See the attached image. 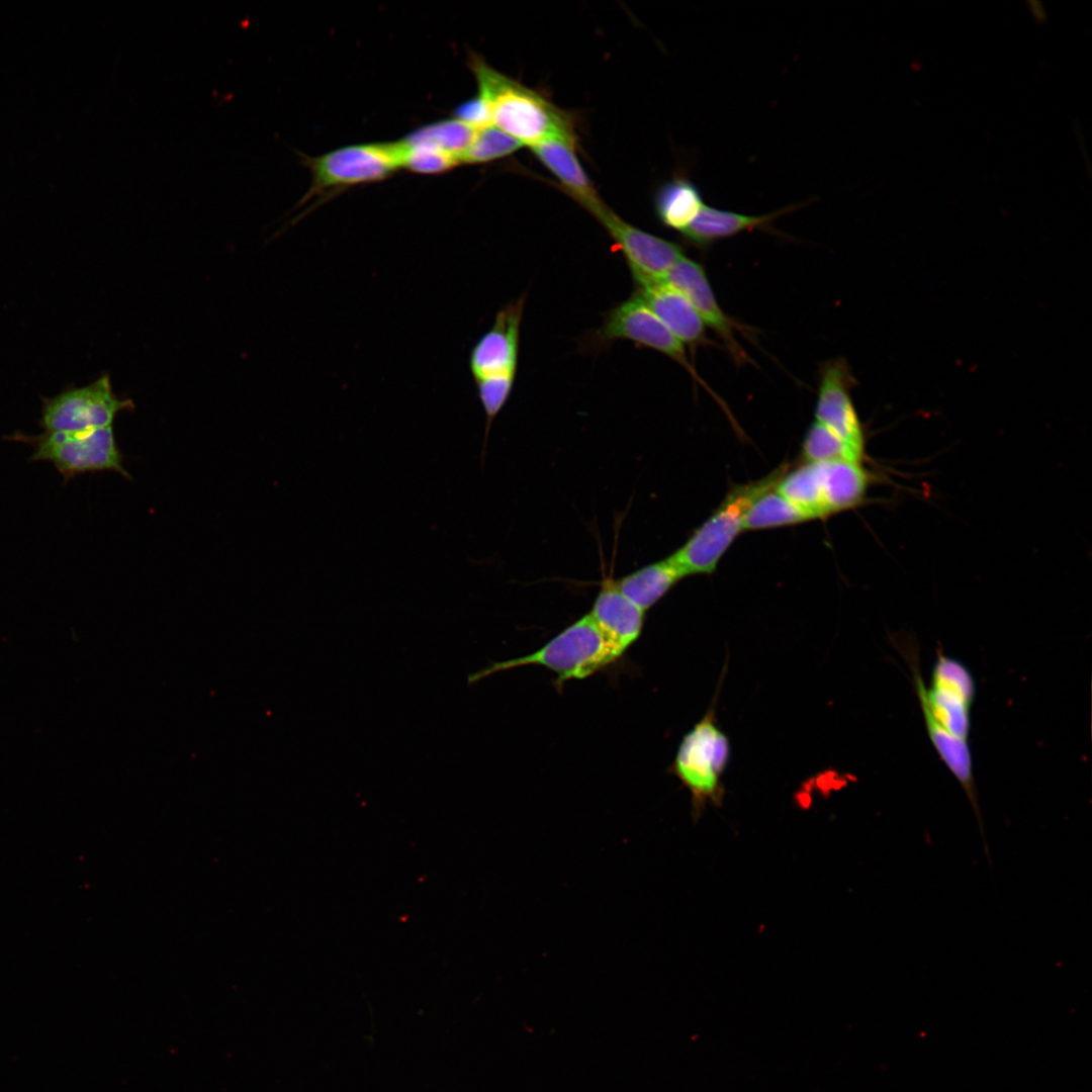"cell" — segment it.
<instances>
[{"label":"cell","mask_w":1092,"mask_h":1092,"mask_svg":"<svg viewBox=\"0 0 1092 1092\" xmlns=\"http://www.w3.org/2000/svg\"><path fill=\"white\" fill-rule=\"evenodd\" d=\"M913 639L899 644L912 675L924 724L940 760L957 779L970 804L978 803L969 745L971 710L976 696L974 676L959 659L937 649L930 686L926 687L919 667V650Z\"/></svg>","instance_id":"1"},{"label":"cell","mask_w":1092,"mask_h":1092,"mask_svg":"<svg viewBox=\"0 0 1092 1092\" xmlns=\"http://www.w3.org/2000/svg\"><path fill=\"white\" fill-rule=\"evenodd\" d=\"M469 68L477 94L489 107L492 125L530 148L551 139L575 140L570 115L546 97L496 71L477 55H470Z\"/></svg>","instance_id":"2"},{"label":"cell","mask_w":1092,"mask_h":1092,"mask_svg":"<svg viewBox=\"0 0 1092 1092\" xmlns=\"http://www.w3.org/2000/svg\"><path fill=\"white\" fill-rule=\"evenodd\" d=\"M297 155L310 171L311 183L294 208L315 201L292 223L349 188L383 181L401 170L397 142L349 145L315 157L298 151Z\"/></svg>","instance_id":"3"},{"label":"cell","mask_w":1092,"mask_h":1092,"mask_svg":"<svg viewBox=\"0 0 1092 1092\" xmlns=\"http://www.w3.org/2000/svg\"><path fill=\"white\" fill-rule=\"evenodd\" d=\"M620 656L587 613L535 652L492 662L489 666L469 674L467 680L472 685L498 671L538 665L555 672L558 681L563 682L587 677Z\"/></svg>","instance_id":"4"},{"label":"cell","mask_w":1092,"mask_h":1092,"mask_svg":"<svg viewBox=\"0 0 1092 1092\" xmlns=\"http://www.w3.org/2000/svg\"><path fill=\"white\" fill-rule=\"evenodd\" d=\"M786 471L787 465H783L762 478L730 489L711 516L670 555L685 576L715 571L725 552L743 532L744 516L749 507L776 487Z\"/></svg>","instance_id":"5"},{"label":"cell","mask_w":1092,"mask_h":1092,"mask_svg":"<svg viewBox=\"0 0 1092 1092\" xmlns=\"http://www.w3.org/2000/svg\"><path fill=\"white\" fill-rule=\"evenodd\" d=\"M730 754L729 738L717 724L714 702L684 736L671 765V772L691 794L695 818L707 805H721L724 797L722 776Z\"/></svg>","instance_id":"6"},{"label":"cell","mask_w":1092,"mask_h":1092,"mask_svg":"<svg viewBox=\"0 0 1092 1092\" xmlns=\"http://www.w3.org/2000/svg\"><path fill=\"white\" fill-rule=\"evenodd\" d=\"M31 459L52 462L66 478L104 470L130 478L112 425L87 431L46 432L35 438Z\"/></svg>","instance_id":"7"},{"label":"cell","mask_w":1092,"mask_h":1092,"mask_svg":"<svg viewBox=\"0 0 1092 1092\" xmlns=\"http://www.w3.org/2000/svg\"><path fill=\"white\" fill-rule=\"evenodd\" d=\"M597 340L604 343L628 340L662 353L680 365L697 383L717 398L713 389L689 360L686 346L635 293L608 312L597 332Z\"/></svg>","instance_id":"8"},{"label":"cell","mask_w":1092,"mask_h":1092,"mask_svg":"<svg viewBox=\"0 0 1092 1092\" xmlns=\"http://www.w3.org/2000/svg\"><path fill=\"white\" fill-rule=\"evenodd\" d=\"M131 399H120L104 374L93 383L74 388L49 399L42 410L41 425L47 432L87 431L112 425L117 414L132 411Z\"/></svg>","instance_id":"9"},{"label":"cell","mask_w":1092,"mask_h":1092,"mask_svg":"<svg viewBox=\"0 0 1092 1092\" xmlns=\"http://www.w3.org/2000/svg\"><path fill=\"white\" fill-rule=\"evenodd\" d=\"M855 378L845 359L826 361L819 369L816 421L836 434L858 460L864 456V434L851 389Z\"/></svg>","instance_id":"10"},{"label":"cell","mask_w":1092,"mask_h":1092,"mask_svg":"<svg viewBox=\"0 0 1092 1092\" xmlns=\"http://www.w3.org/2000/svg\"><path fill=\"white\" fill-rule=\"evenodd\" d=\"M663 279L691 301L705 327L715 333L737 364L750 361L737 339V334L747 336L752 332L722 309L701 264L684 257L665 274Z\"/></svg>","instance_id":"11"},{"label":"cell","mask_w":1092,"mask_h":1092,"mask_svg":"<svg viewBox=\"0 0 1092 1092\" xmlns=\"http://www.w3.org/2000/svg\"><path fill=\"white\" fill-rule=\"evenodd\" d=\"M592 214L622 251L632 277L663 278L685 257L684 249L678 244L628 223L605 204Z\"/></svg>","instance_id":"12"},{"label":"cell","mask_w":1092,"mask_h":1092,"mask_svg":"<svg viewBox=\"0 0 1092 1092\" xmlns=\"http://www.w3.org/2000/svg\"><path fill=\"white\" fill-rule=\"evenodd\" d=\"M525 297L508 303L495 314L489 330L482 334L469 353V369L474 383L516 376L520 328Z\"/></svg>","instance_id":"13"},{"label":"cell","mask_w":1092,"mask_h":1092,"mask_svg":"<svg viewBox=\"0 0 1092 1092\" xmlns=\"http://www.w3.org/2000/svg\"><path fill=\"white\" fill-rule=\"evenodd\" d=\"M633 280L635 294L685 346L713 345L696 308L679 290L663 278L633 276Z\"/></svg>","instance_id":"14"},{"label":"cell","mask_w":1092,"mask_h":1092,"mask_svg":"<svg viewBox=\"0 0 1092 1092\" xmlns=\"http://www.w3.org/2000/svg\"><path fill=\"white\" fill-rule=\"evenodd\" d=\"M606 639L622 655L639 637L645 612L605 577L588 613Z\"/></svg>","instance_id":"15"},{"label":"cell","mask_w":1092,"mask_h":1092,"mask_svg":"<svg viewBox=\"0 0 1092 1092\" xmlns=\"http://www.w3.org/2000/svg\"><path fill=\"white\" fill-rule=\"evenodd\" d=\"M799 207H802V204H792L766 214L748 215L704 204L681 236L687 243L698 248H706L719 240L734 237L745 231H770L772 222L778 217Z\"/></svg>","instance_id":"16"},{"label":"cell","mask_w":1092,"mask_h":1092,"mask_svg":"<svg viewBox=\"0 0 1092 1092\" xmlns=\"http://www.w3.org/2000/svg\"><path fill=\"white\" fill-rule=\"evenodd\" d=\"M533 155L555 176L566 193L590 213L603 205L575 153V140L551 139L531 147Z\"/></svg>","instance_id":"17"},{"label":"cell","mask_w":1092,"mask_h":1092,"mask_svg":"<svg viewBox=\"0 0 1092 1092\" xmlns=\"http://www.w3.org/2000/svg\"><path fill=\"white\" fill-rule=\"evenodd\" d=\"M816 465L826 517L855 508L863 500L870 477L860 462L834 460Z\"/></svg>","instance_id":"18"},{"label":"cell","mask_w":1092,"mask_h":1092,"mask_svg":"<svg viewBox=\"0 0 1092 1092\" xmlns=\"http://www.w3.org/2000/svg\"><path fill=\"white\" fill-rule=\"evenodd\" d=\"M685 576L670 556L614 580L617 588L644 612L658 603Z\"/></svg>","instance_id":"19"},{"label":"cell","mask_w":1092,"mask_h":1092,"mask_svg":"<svg viewBox=\"0 0 1092 1092\" xmlns=\"http://www.w3.org/2000/svg\"><path fill=\"white\" fill-rule=\"evenodd\" d=\"M704 205L697 185L685 175L662 183L654 195V209L660 222L680 234L689 226Z\"/></svg>","instance_id":"20"},{"label":"cell","mask_w":1092,"mask_h":1092,"mask_svg":"<svg viewBox=\"0 0 1092 1092\" xmlns=\"http://www.w3.org/2000/svg\"><path fill=\"white\" fill-rule=\"evenodd\" d=\"M814 518L771 488L757 497L747 510L743 531H755L805 523Z\"/></svg>","instance_id":"21"},{"label":"cell","mask_w":1092,"mask_h":1092,"mask_svg":"<svg viewBox=\"0 0 1092 1092\" xmlns=\"http://www.w3.org/2000/svg\"><path fill=\"white\" fill-rule=\"evenodd\" d=\"M776 490L814 519L825 518L816 463L804 462L786 471L776 485Z\"/></svg>","instance_id":"22"},{"label":"cell","mask_w":1092,"mask_h":1092,"mask_svg":"<svg viewBox=\"0 0 1092 1092\" xmlns=\"http://www.w3.org/2000/svg\"><path fill=\"white\" fill-rule=\"evenodd\" d=\"M473 127L451 117L434 121L411 131L404 139L425 142L443 149L461 161L462 155L470 146L475 131ZM461 164V163H460Z\"/></svg>","instance_id":"23"},{"label":"cell","mask_w":1092,"mask_h":1092,"mask_svg":"<svg viewBox=\"0 0 1092 1092\" xmlns=\"http://www.w3.org/2000/svg\"><path fill=\"white\" fill-rule=\"evenodd\" d=\"M401 170L423 175L442 174L460 165L451 153L425 142L397 141Z\"/></svg>","instance_id":"24"},{"label":"cell","mask_w":1092,"mask_h":1092,"mask_svg":"<svg viewBox=\"0 0 1092 1092\" xmlns=\"http://www.w3.org/2000/svg\"><path fill=\"white\" fill-rule=\"evenodd\" d=\"M523 145L510 134L488 125L475 131L474 138L461 157V164H484L518 151Z\"/></svg>","instance_id":"25"},{"label":"cell","mask_w":1092,"mask_h":1092,"mask_svg":"<svg viewBox=\"0 0 1092 1092\" xmlns=\"http://www.w3.org/2000/svg\"><path fill=\"white\" fill-rule=\"evenodd\" d=\"M802 457L806 463L834 460H858L848 446L831 430L815 421L807 431L802 444Z\"/></svg>","instance_id":"26"},{"label":"cell","mask_w":1092,"mask_h":1092,"mask_svg":"<svg viewBox=\"0 0 1092 1092\" xmlns=\"http://www.w3.org/2000/svg\"><path fill=\"white\" fill-rule=\"evenodd\" d=\"M452 117L479 129L491 125V116L487 103L478 94L458 104L452 110Z\"/></svg>","instance_id":"27"}]
</instances>
